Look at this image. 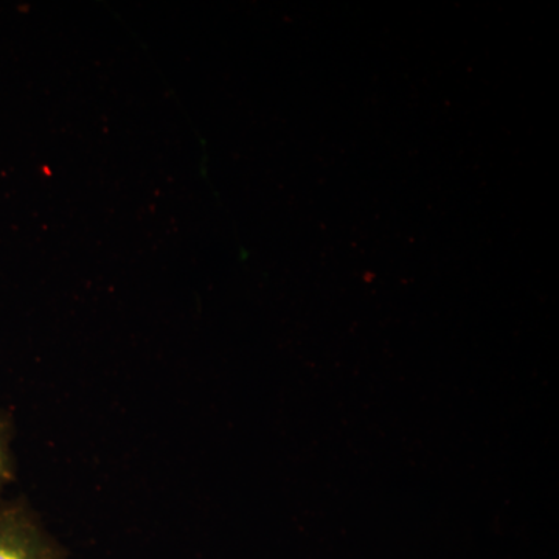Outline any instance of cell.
Segmentation results:
<instances>
[{"label": "cell", "instance_id": "1", "mask_svg": "<svg viewBox=\"0 0 559 559\" xmlns=\"http://www.w3.org/2000/svg\"><path fill=\"white\" fill-rule=\"evenodd\" d=\"M0 559H68V550L31 503L17 498L0 502Z\"/></svg>", "mask_w": 559, "mask_h": 559}, {"label": "cell", "instance_id": "2", "mask_svg": "<svg viewBox=\"0 0 559 559\" xmlns=\"http://www.w3.org/2000/svg\"><path fill=\"white\" fill-rule=\"evenodd\" d=\"M13 436V419L5 411L0 409V498L16 479V460L11 450Z\"/></svg>", "mask_w": 559, "mask_h": 559}]
</instances>
